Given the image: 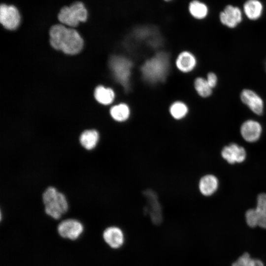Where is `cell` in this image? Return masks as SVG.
<instances>
[{
	"label": "cell",
	"mask_w": 266,
	"mask_h": 266,
	"mask_svg": "<svg viewBox=\"0 0 266 266\" xmlns=\"http://www.w3.org/2000/svg\"><path fill=\"white\" fill-rule=\"evenodd\" d=\"M170 66L169 54L164 51L158 52L146 59L141 65V77L150 85L163 83L169 75Z\"/></svg>",
	"instance_id": "obj_1"
},
{
	"label": "cell",
	"mask_w": 266,
	"mask_h": 266,
	"mask_svg": "<svg viewBox=\"0 0 266 266\" xmlns=\"http://www.w3.org/2000/svg\"><path fill=\"white\" fill-rule=\"evenodd\" d=\"M49 35L51 45L66 54H76L83 47V40L79 33L63 25H53L50 30Z\"/></svg>",
	"instance_id": "obj_2"
},
{
	"label": "cell",
	"mask_w": 266,
	"mask_h": 266,
	"mask_svg": "<svg viewBox=\"0 0 266 266\" xmlns=\"http://www.w3.org/2000/svg\"><path fill=\"white\" fill-rule=\"evenodd\" d=\"M108 65L115 80L125 92L129 91L131 86L133 61L125 56L115 55L110 58Z\"/></svg>",
	"instance_id": "obj_3"
},
{
	"label": "cell",
	"mask_w": 266,
	"mask_h": 266,
	"mask_svg": "<svg viewBox=\"0 0 266 266\" xmlns=\"http://www.w3.org/2000/svg\"><path fill=\"white\" fill-rule=\"evenodd\" d=\"M42 200L45 213L54 219H60L68 210L66 196L54 187L49 186L45 189Z\"/></svg>",
	"instance_id": "obj_4"
},
{
	"label": "cell",
	"mask_w": 266,
	"mask_h": 266,
	"mask_svg": "<svg viewBox=\"0 0 266 266\" xmlns=\"http://www.w3.org/2000/svg\"><path fill=\"white\" fill-rule=\"evenodd\" d=\"M87 10L81 1L73 2L69 6L62 8L58 14L59 20L65 25L76 27L80 22H85L87 18Z\"/></svg>",
	"instance_id": "obj_5"
},
{
	"label": "cell",
	"mask_w": 266,
	"mask_h": 266,
	"mask_svg": "<svg viewBox=\"0 0 266 266\" xmlns=\"http://www.w3.org/2000/svg\"><path fill=\"white\" fill-rule=\"evenodd\" d=\"M57 232L62 237L75 240L83 232L82 224L78 220L69 218L62 221L57 226Z\"/></svg>",
	"instance_id": "obj_6"
},
{
	"label": "cell",
	"mask_w": 266,
	"mask_h": 266,
	"mask_svg": "<svg viewBox=\"0 0 266 266\" xmlns=\"http://www.w3.org/2000/svg\"><path fill=\"white\" fill-rule=\"evenodd\" d=\"M20 15L14 5L3 3L0 6V22L6 29H16L20 22Z\"/></svg>",
	"instance_id": "obj_7"
},
{
	"label": "cell",
	"mask_w": 266,
	"mask_h": 266,
	"mask_svg": "<svg viewBox=\"0 0 266 266\" xmlns=\"http://www.w3.org/2000/svg\"><path fill=\"white\" fill-rule=\"evenodd\" d=\"M198 65V60L195 54L190 51L184 50L180 52L174 60L176 69L183 74L193 72Z\"/></svg>",
	"instance_id": "obj_8"
},
{
	"label": "cell",
	"mask_w": 266,
	"mask_h": 266,
	"mask_svg": "<svg viewBox=\"0 0 266 266\" xmlns=\"http://www.w3.org/2000/svg\"><path fill=\"white\" fill-rule=\"evenodd\" d=\"M241 101L254 113L261 115L264 113V102L262 98L255 91L244 89L240 93Z\"/></svg>",
	"instance_id": "obj_9"
},
{
	"label": "cell",
	"mask_w": 266,
	"mask_h": 266,
	"mask_svg": "<svg viewBox=\"0 0 266 266\" xmlns=\"http://www.w3.org/2000/svg\"><path fill=\"white\" fill-rule=\"evenodd\" d=\"M143 195L147 199L149 208V211L152 222L156 225H160L163 220L162 209L156 194L150 189L144 191Z\"/></svg>",
	"instance_id": "obj_10"
},
{
	"label": "cell",
	"mask_w": 266,
	"mask_h": 266,
	"mask_svg": "<svg viewBox=\"0 0 266 266\" xmlns=\"http://www.w3.org/2000/svg\"><path fill=\"white\" fill-rule=\"evenodd\" d=\"M219 18L224 25L233 28L241 22L242 13L238 7L229 5L220 13Z\"/></svg>",
	"instance_id": "obj_11"
},
{
	"label": "cell",
	"mask_w": 266,
	"mask_h": 266,
	"mask_svg": "<svg viewBox=\"0 0 266 266\" xmlns=\"http://www.w3.org/2000/svg\"><path fill=\"white\" fill-rule=\"evenodd\" d=\"M262 131L261 124L254 120L245 121L240 128L242 136L245 140L250 142L257 141L260 137Z\"/></svg>",
	"instance_id": "obj_12"
},
{
	"label": "cell",
	"mask_w": 266,
	"mask_h": 266,
	"mask_svg": "<svg viewBox=\"0 0 266 266\" xmlns=\"http://www.w3.org/2000/svg\"><path fill=\"white\" fill-rule=\"evenodd\" d=\"M222 157L230 164L241 163L246 157L245 149L236 144L232 143L225 146L222 150Z\"/></svg>",
	"instance_id": "obj_13"
},
{
	"label": "cell",
	"mask_w": 266,
	"mask_h": 266,
	"mask_svg": "<svg viewBox=\"0 0 266 266\" xmlns=\"http://www.w3.org/2000/svg\"><path fill=\"white\" fill-rule=\"evenodd\" d=\"M104 241L112 248L120 247L124 243V234L122 230L117 227L112 226L104 230L102 234Z\"/></svg>",
	"instance_id": "obj_14"
},
{
	"label": "cell",
	"mask_w": 266,
	"mask_h": 266,
	"mask_svg": "<svg viewBox=\"0 0 266 266\" xmlns=\"http://www.w3.org/2000/svg\"><path fill=\"white\" fill-rule=\"evenodd\" d=\"M111 117L116 122L123 123L131 116L132 109L126 102H121L112 106L109 110Z\"/></svg>",
	"instance_id": "obj_15"
},
{
	"label": "cell",
	"mask_w": 266,
	"mask_h": 266,
	"mask_svg": "<svg viewBox=\"0 0 266 266\" xmlns=\"http://www.w3.org/2000/svg\"><path fill=\"white\" fill-rule=\"evenodd\" d=\"M100 138L98 132L94 129L86 130L80 134L79 141L80 145L87 150H91L98 144Z\"/></svg>",
	"instance_id": "obj_16"
},
{
	"label": "cell",
	"mask_w": 266,
	"mask_h": 266,
	"mask_svg": "<svg viewBox=\"0 0 266 266\" xmlns=\"http://www.w3.org/2000/svg\"><path fill=\"white\" fill-rule=\"evenodd\" d=\"M94 96L96 100L100 103L108 105L114 102L116 98V94L112 88L100 85L95 89Z\"/></svg>",
	"instance_id": "obj_17"
},
{
	"label": "cell",
	"mask_w": 266,
	"mask_h": 266,
	"mask_svg": "<svg viewBox=\"0 0 266 266\" xmlns=\"http://www.w3.org/2000/svg\"><path fill=\"white\" fill-rule=\"evenodd\" d=\"M168 110L170 116L175 120L184 119L189 112V106L182 100L173 101L169 104Z\"/></svg>",
	"instance_id": "obj_18"
},
{
	"label": "cell",
	"mask_w": 266,
	"mask_h": 266,
	"mask_svg": "<svg viewBox=\"0 0 266 266\" xmlns=\"http://www.w3.org/2000/svg\"><path fill=\"white\" fill-rule=\"evenodd\" d=\"M218 185V179L215 176L206 175L200 179L199 187L202 195L210 196L216 191Z\"/></svg>",
	"instance_id": "obj_19"
},
{
	"label": "cell",
	"mask_w": 266,
	"mask_h": 266,
	"mask_svg": "<svg viewBox=\"0 0 266 266\" xmlns=\"http://www.w3.org/2000/svg\"><path fill=\"white\" fill-rule=\"evenodd\" d=\"M188 11L195 19L201 20L207 16L208 9L204 3L198 0H193L189 3Z\"/></svg>",
	"instance_id": "obj_20"
},
{
	"label": "cell",
	"mask_w": 266,
	"mask_h": 266,
	"mask_svg": "<svg viewBox=\"0 0 266 266\" xmlns=\"http://www.w3.org/2000/svg\"><path fill=\"white\" fill-rule=\"evenodd\" d=\"M244 11L249 19L255 20L261 15L263 5L258 0H248L244 4Z\"/></svg>",
	"instance_id": "obj_21"
},
{
	"label": "cell",
	"mask_w": 266,
	"mask_h": 266,
	"mask_svg": "<svg viewBox=\"0 0 266 266\" xmlns=\"http://www.w3.org/2000/svg\"><path fill=\"white\" fill-rule=\"evenodd\" d=\"M193 85L197 94L201 98H208L212 94L213 89L209 86L205 78L200 76L196 77Z\"/></svg>",
	"instance_id": "obj_22"
},
{
	"label": "cell",
	"mask_w": 266,
	"mask_h": 266,
	"mask_svg": "<svg viewBox=\"0 0 266 266\" xmlns=\"http://www.w3.org/2000/svg\"><path fill=\"white\" fill-rule=\"evenodd\" d=\"M232 266H264V264L260 259L252 258L249 253H245Z\"/></svg>",
	"instance_id": "obj_23"
},
{
	"label": "cell",
	"mask_w": 266,
	"mask_h": 266,
	"mask_svg": "<svg viewBox=\"0 0 266 266\" xmlns=\"http://www.w3.org/2000/svg\"><path fill=\"white\" fill-rule=\"evenodd\" d=\"M245 219L247 225L254 228L258 226V212L256 209L248 210L245 213Z\"/></svg>",
	"instance_id": "obj_24"
},
{
	"label": "cell",
	"mask_w": 266,
	"mask_h": 266,
	"mask_svg": "<svg viewBox=\"0 0 266 266\" xmlns=\"http://www.w3.org/2000/svg\"><path fill=\"white\" fill-rule=\"evenodd\" d=\"M256 209L259 211H266V194L262 193L258 196Z\"/></svg>",
	"instance_id": "obj_25"
},
{
	"label": "cell",
	"mask_w": 266,
	"mask_h": 266,
	"mask_svg": "<svg viewBox=\"0 0 266 266\" xmlns=\"http://www.w3.org/2000/svg\"><path fill=\"white\" fill-rule=\"evenodd\" d=\"M205 78L208 84L212 89L216 86L218 82V77L215 73L213 72H208Z\"/></svg>",
	"instance_id": "obj_26"
},
{
	"label": "cell",
	"mask_w": 266,
	"mask_h": 266,
	"mask_svg": "<svg viewBox=\"0 0 266 266\" xmlns=\"http://www.w3.org/2000/svg\"><path fill=\"white\" fill-rule=\"evenodd\" d=\"M257 211L258 212V226L266 229V211H259L258 210Z\"/></svg>",
	"instance_id": "obj_27"
},
{
	"label": "cell",
	"mask_w": 266,
	"mask_h": 266,
	"mask_svg": "<svg viewBox=\"0 0 266 266\" xmlns=\"http://www.w3.org/2000/svg\"><path fill=\"white\" fill-rule=\"evenodd\" d=\"M163 0L166 2H170V1H172L173 0Z\"/></svg>",
	"instance_id": "obj_28"
},
{
	"label": "cell",
	"mask_w": 266,
	"mask_h": 266,
	"mask_svg": "<svg viewBox=\"0 0 266 266\" xmlns=\"http://www.w3.org/2000/svg\"><path fill=\"white\" fill-rule=\"evenodd\" d=\"M265 69L266 70V59L265 62Z\"/></svg>",
	"instance_id": "obj_29"
}]
</instances>
